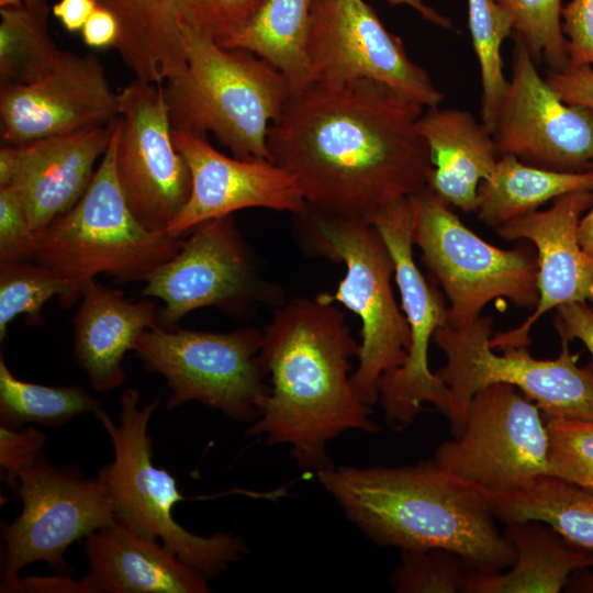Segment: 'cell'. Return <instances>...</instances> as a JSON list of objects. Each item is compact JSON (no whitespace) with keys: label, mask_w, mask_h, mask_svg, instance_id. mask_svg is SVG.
<instances>
[{"label":"cell","mask_w":593,"mask_h":593,"mask_svg":"<svg viewBox=\"0 0 593 593\" xmlns=\"http://www.w3.org/2000/svg\"><path fill=\"white\" fill-rule=\"evenodd\" d=\"M120 25L113 13L97 7L81 30L83 42L92 48L114 46Z\"/></svg>","instance_id":"43"},{"label":"cell","mask_w":593,"mask_h":593,"mask_svg":"<svg viewBox=\"0 0 593 593\" xmlns=\"http://www.w3.org/2000/svg\"><path fill=\"white\" fill-rule=\"evenodd\" d=\"M474 570L447 549L402 550L391 583L398 593H467Z\"/></svg>","instance_id":"34"},{"label":"cell","mask_w":593,"mask_h":593,"mask_svg":"<svg viewBox=\"0 0 593 593\" xmlns=\"http://www.w3.org/2000/svg\"><path fill=\"white\" fill-rule=\"evenodd\" d=\"M578 239L582 249L593 256V203L579 222Z\"/></svg>","instance_id":"46"},{"label":"cell","mask_w":593,"mask_h":593,"mask_svg":"<svg viewBox=\"0 0 593 593\" xmlns=\"http://www.w3.org/2000/svg\"><path fill=\"white\" fill-rule=\"evenodd\" d=\"M582 190L593 191V170L553 171L503 155L492 174L479 184L475 213L479 220L496 228L550 200Z\"/></svg>","instance_id":"27"},{"label":"cell","mask_w":593,"mask_h":593,"mask_svg":"<svg viewBox=\"0 0 593 593\" xmlns=\"http://www.w3.org/2000/svg\"><path fill=\"white\" fill-rule=\"evenodd\" d=\"M306 51L311 82L370 79L425 109L444 99L429 74L409 57L402 38L363 0H313Z\"/></svg>","instance_id":"15"},{"label":"cell","mask_w":593,"mask_h":593,"mask_svg":"<svg viewBox=\"0 0 593 593\" xmlns=\"http://www.w3.org/2000/svg\"><path fill=\"white\" fill-rule=\"evenodd\" d=\"M549 475L593 492V421L545 418Z\"/></svg>","instance_id":"36"},{"label":"cell","mask_w":593,"mask_h":593,"mask_svg":"<svg viewBox=\"0 0 593 593\" xmlns=\"http://www.w3.org/2000/svg\"><path fill=\"white\" fill-rule=\"evenodd\" d=\"M45 440V435L34 426L13 429L0 425V468L7 485L43 454Z\"/></svg>","instance_id":"39"},{"label":"cell","mask_w":593,"mask_h":593,"mask_svg":"<svg viewBox=\"0 0 593 593\" xmlns=\"http://www.w3.org/2000/svg\"><path fill=\"white\" fill-rule=\"evenodd\" d=\"M91 593H206V579L159 540L115 521L86 538Z\"/></svg>","instance_id":"23"},{"label":"cell","mask_w":593,"mask_h":593,"mask_svg":"<svg viewBox=\"0 0 593 593\" xmlns=\"http://www.w3.org/2000/svg\"><path fill=\"white\" fill-rule=\"evenodd\" d=\"M22 503L20 514L1 528V583L43 561L69 574L64 557L75 541L114 523L104 484L76 467H56L41 454L8 484Z\"/></svg>","instance_id":"12"},{"label":"cell","mask_w":593,"mask_h":593,"mask_svg":"<svg viewBox=\"0 0 593 593\" xmlns=\"http://www.w3.org/2000/svg\"><path fill=\"white\" fill-rule=\"evenodd\" d=\"M413 244L448 300L451 326L481 316L495 299L533 309L538 301L537 254L529 245L499 248L465 225L429 187L409 197Z\"/></svg>","instance_id":"9"},{"label":"cell","mask_w":593,"mask_h":593,"mask_svg":"<svg viewBox=\"0 0 593 593\" xmlns=\"http://www.w3.org/2000/svg\"><path fill=\"white\" fill-rule=\"evenodd\" d=\"M1 593H91L87 581L72 580L69 574L49 577H16L0 584Z\"/></svg>","instance_id":"42"},{"label":"cell","mask_w":593,"mask_h":593,"mask_svg":"<svg viewBox=\"0 0 593 593\" xmlns=\"http://www.w3.org/2000/svg\"><path fill=\"white\" fill-rule=\"evenodd\" d=\"M36 233L11 187L0 188V264L34 260Z\"/></svg>","instance_id":"37"},{"label":"cell","mask_w":593,"mask_h":593,"mask_svg":"<svg viewBox=\"0 0 593 593\" xmlns=\"http://www.w3.org/2000/svg\"><path fill=\"white\" fill-rule=\"evenodd\" d=\"M70 283L51 268L34 261L0 264V340L7 337L10 323L25 315L40 323L46 302L59 296L64 307L71 305Z\"/></svg>","instance_id":"33"},{"label":"cell","mask_w":593,"mask_h":593,"mask_svg":"<svg viewBox=\"0 0 593 593\" xmlns=\"http://www.w3.org/2000/svg\"><path fill=\"white\" fill-rule=\"evenodd\" d=\"M191 232L177 254L145 280L142 295L164 303L160 326L176 327L201 307L237 312L279 299V290L260 278L232 214L205 221Z\"/></svg>","instance_id":"14"},{"label":"cell","mask_w":593,"mask_h":593,"mask_svg":"<svg viewBox=\"0 0 593 593\" xmlns=\"http://www.w3.org/2000/svg\"><path fill=\"white\" fill-rule=\"evenodd\" d=\"M358 351L334 303L316 295L281 305L262 331L259 353L270 392L246 435L287 444L299 467L318 471L332 466L331 439L351 429L377 433L349 374Z\"/></svg>","instance_id":"2"},{"label":"cell","mask_w":593,"mask_h":593,"mask_svg":"<svg viewBox=\"0 0 593 593\" xmlns=\"http://www.w3.org/2000/svg\"><path fill=\"white\" fill-rule=\"evenodd\" d=\"M119 93L116 177L136 220L165 232L190 197V169L174 144L161 85L135 78Z\"/></svg>","instance_id":"16"},{"label":"cell","mask_w":593,"mask_h":593,"mask_svg":"<svg viewBox=\"0 0 593 593\" xmlns=\"http://www.w3.org/2000/svg\"><path fill=\"white\" fill-rule=\"evenodd\" d=\"M493 335L492 318L482 315L462 326L445 324L434 333L433 340L446 357L435 374L449 390L447 418L455 437L463 429L472 396L494 383L519 389L544 418L593 421V361L579 366V355L567 342H561L555 359H537L528 346L505 347L496 354L490 345Z\"/></svg>","instance_id":"8"},{"label":"cell","mask_w":593,"mask_h":593,"mask_svg":"<svg viewBox=\"0 0 593 593\" xmlns=\"http://www.w3.org/2000/svg\"><path fill=\"white\" fill-rule=\"evenodd\" d=\"M294 215V234L302 248L345 265V277L333 294L361 321L357 369L351 383L368 406L379 402L384 373L400 367L410 347V327L392 289L395 266L379 230L370 221L332 214L307 203Z\"/></svg>","instance_id":"5"},{"label":"cell","mask_w":593,"mask_h":593,"mask_svg":"<svg viewBox=\"0 0 593 593\" xmlns=\"http://www.w3.org/2000/svg\"><path fill=\"white\" fill-rule=\"evenodd\" d=\"M568 65L593 67V0H571L561 10Z\"/></svg>","instance_id":"38"},{"label":"cell","mask_w":593,"mask_h":593,"mask_svg":"<svg viewBox=\"0 0 593 593\" xmlns=\"http://www.w3.org/2000/svg\"><path fill=\"white\" fill-rule=\"evenodd\" d=\"M424 110L374 80L312 81L269 126V159L294 177L305 203L370 221L427 187L433 163L417 130Z\"/></svg>","instance_id":"1"},{"label":"cell","mask_w":593,"mask_h":593,"mask_svg":"<svg viewBox=\"0 0 593 593\" xmlns=\"http://www.w3.org/2000/svg\"><path fill=\"white\" fill-rule=\"evenodd\" d=\"M51 9L32 0L0 10V86L31 83L45 76L61 51L48 30Z\"/></svg>","instance_id":"30"},{"label":"cell","mask_w":593,"mask_h":593,"mask_svg":"<svg viewBox=\"0 0 593 593\" xmlns=\"http://www.w3.org/2000/svg\"><path fill=\"white\" fill-rule=\"evenodd\" d=\"M593 203V191L582 190L560 195L546 210H536L495 228L506 240L526 239L537 254L538 301L533 314L519 326L494 334V349L529 346V332L551 310L573 303L593 302V256L578 239V226Z\"/></svg>","instance_id":"20"},{"label":"cell","mask_w":593,"mask_h":593,"mask_svg":"<svg viewBox=\"0 0 593 593\" xmlns=\"http://www.w3.org/2000/svg\"><path fill=\"white\" fill-rule=\"evenodd\" d=\"M313 0H266L225 47L249 51L277 68L291 93L311 83L307 34Z\"/></svg>","instance_id":"28"},{"label":"cell","mask_w":593,"mask_h":593,"mask_svg":"<svg viewBox=\"0 0 593 593\" xmlns=\"http://www.w3.org/2000/svg\"><path fill=\"white\" fill-rule=\"evenodd\" d=\"M482 493L496 519L545 522L574 545L593 550V492L547 474L512 493Z\"/></svg>","instance_id":"29"},{"label":"cell","mask_w":593,"mask_h":593,"mask_svg":"<svg viewBox=\"0 0 593 593\" xmlns=\"http://www.w3.org/2000/svg\"><path fill=\"white\" fill-rule=\"evenodd\" d=\"M316 478L376 545L447 549L483 572L502 571L515 560L482 491L433 459L400 467L332 465Z\"/></svg>","instance_id":"3"},{"label":"cell","mask_w":593,"mask_h":593,"mask_svg":"<svg viewBox=\"0 0 593 593\" xmlns=\"http://www.w3.org/2000/svg\"><path fill=\"white\" fill-rule=\"evenodd\" d=\"M570 593H593V572L590 568L577 570L571 574L564 588Z\"/></svg>","instance_id":"47"},{"label":"cell","mask_w":593,"mask_h":593,"mask_svg":"<svg viewBox=\"0 0 593 593\" xmlns=\"http://www.w3.org/2000/svg\"><path fill=\"white\" fill-rule=\"evenodd\" d=\"M32 0H0V8L20 5Z\"/></svg>","instance_id":"48"},{"label":"cell","mask_w":593,"mask_h":593,"mask_svg":"<svg viewBox=\"0 0 593 593\" xmlns=\"http://www.w3.org/2000/svg\"><path fill=\"white\" fill-rule=\"evenodd\" d=\"M139 392L126 389L120 400L119 423L101 407L94 415L113 447V460L98 472L110 497L115 519L138 534L159 540L183 562L211 580L248 552L246 542L226 533L193 534L174 517L186 501L174 475L154 463L148 425L158 400L139 404Z\"/></svg>","instance_id":"7"},{"label":"cell","mask_w":593,"mask_h":593,"mask_svg":"<svg viewBox=\"0 0 593 593\" xmlns=\"http://www.w3.org/2000/svg\"><path fill=\"white\" fill-rule=\"evenodd\" d=\"M113 13L114 48L136 79L161 85L186 67L181 35L190 31L222 44L266 0H94Z\"/></svg>","instance_id":"18"},{"label":"cell","mask_w":593,"mask_h":593,"mask_svg":"<svg viewBox=\"0 0 593 593\" xmlns=\"http://www.w3.org/2000/svg\"><path fill=\"white\" fill-rule=\"evenodd\" d=\"M181 40L186 67L161 85L171 128L213 133L236 158L269 159V126L291 96L287 78L249 51L190 31Z\"/></svg>","instance_id":"4"},{"label":"cell","mask_w":593,"mask_h":593,"mask_svg":"<svg viewBox=\"0 0 593 593\" xmlns=\"http://www.w3.org/2000/svg\"><path fill=\"white\" fill-rule=\"evenodd\" d=\"M417 130L433 168L427 187L462 212H475L478 188L500 157L491 130L469 111L439 105L424 110Z\"/></svg>","instance_id":"25"},{"label":"cell","mask_w":593,"mask_h":593,"mask_svg":"<svg viewBox=\"0 0 593 593\" xmlns=\"http://www.w3.org/2000/svg\"><path fill=\"white\" fill-rule=\"evenodd\" d=\"M262 332L166 328L145 331L133 351L145 370L163 376L171 390L167 407L199 401L236 422H255L269 395L259 358Z\"/></svg>","instance_id":"10"},{"label":"cell","mask_w":593,"mask_h":593,"mask_svg":"<svg viewBox=\"0 0 593 593\" xmlns=\"http://www.w3.org/2000/svg\"><path fill=\"white\" fill-rule=\"evenodd\" d=\"M114 123L1 146L0 188L14 189L35 233L83 195L97 160L110 145Z\"/></svg>","instance_id":"22"},{"label":"cell","mask_w":593,"mask_h":593,"mask_svg":"<svg viewBox=\"0 0 593 593\" xmlns=\"http://www.w3.org/2000/svg\"><path fill=\"white\" fill-rule=\"evenodd\" d=\"M545 79L563 102L593 109V67L568 65L550 69Z\"/></svg>","instance_id":"40"},{"label":"cell","mask_w":593,"mask_h":593,"mask_svg":"<svg viewBox=\"0 0 593 593\" xmlns=\"http://www.w3.org/2000/svg\"><path fill=\"white\" fill-rule=\"evenodd\" d=\"M491 132L500 156L560 172L593 170V109L563 102L518 35L508 88Z\"/></svg>","instance_id":"17"},{"label":"cell","mask_w":593,"mask_h":593,"mask_svg":"<svg viewBox=\"0 0 593 593\" xmlns=\"http://www.w3.org/2000/svg\"><path fill=\"white\" fill-rule=\"evenodd\" d=\"M510 13L513 30L535 60L551 70L568 66L567 41L561 27L562 0H496Z\"/></svg>","instance_id":"35"},{"label":"cell","mask_w":593,"mask_h":593,"mask_svg":"<svg viewBox=\"0 0 593 593\" xmlns=\"http://www.w3.org/2000/svg\"><path fill=\"white\" fill-rule=\"evenodd\" d=\"M392 5H407L416 10L422 18L443 29H451V21L438 11L418 0H385Z\"/></svg>","instance_id":"45"},{"label":"cell","mask_w":593,"mask_h":593,"mask_svg":"<svg viewBox=\"0 0 593 593\" xmlns=\"http://www.w3.org/2000/svg\"><path fill=\"white\" fill-rule=\"evenodd\" d=\"M370 222L381 233L394 260V279L410 327L404 362L384 373L379 383L384 418L390 427L402 430L415 419L424 403L448 415L449 390L428 365L429 342L447 323L448 305L443 291L424 277L414 260L409 198L381 209Z\"/></svg>","instance_id":"13"},{"label":"cell","mask_w":593,"mask_h":593,"mask_svg":"<svg viewBox=\"0 0 593 593\" xmlns=\"http://www.w3.org/2000/svg\"><path fill=\"white\" fill-rule=\"evenodd\" d=\"M74 317V358L99 392L120 388L123 359L138 337L159 325L153 301L132 302L119 290L89 281Z\"/></svg>","instance_id":"24"},{"label":"cell","mask_w":593,"mask_h":593,"mask_svg":"<svg viewBox=\"0 0 593 593\" xmlns=\"http://www.w3.org/2000/svg\"><path fill=\"white\" fill-rule=\"evenodd\" d=\"M553 326L561 342L579 339L593 359V302H573L557 307Z\"/></svg>","instance_id":"41"},{"label":"cell","mask_w":593,"mask_h":593,"mask_svg":"<svg viewBox=\"0 0 593 593\" xmlns=\"http://www.w3.org/2000/svg\"><path fill=\"white\" fill-rule=\"evenodd\" d=\"M120 119L110 145L80 200L36 233L37 261L71 288V304L98 275L116 281H145L172 258L184 238L144 227L130 210L115 172Z\"/></svg>","instance_id":"6"},{"label":"cell","mask_w":593,"mask_h":593,"mask_svg":"<svg viewBox=\"0 0 593 593\" xmlns=\"http://www.w3.org/2000/svg\"><path fill=\"white\" fill-rule=\"evenodd\" d=\"M433 460L492 494L518 491L549 475V438L538 405L519 389L494 383L471 399L463 429L440 444Z\"/></svg>","instance_id":"11"},{"label":"cell","mask_w":593,"mask_h":593,"mask_svg":"<svg viewBox=\"0 0 593 593\" xmlns=\"http://www.w3.org/2000/svg\"><path fill=\"white\" fill-rule=\"evenodd\" d=\"M100 409V401L81 385L52 387L21 380L0 358V425L13 429L27 423L60 426Z\"/></svg>","instance_id":"31"},{"label":"cell","mask_w":593,"mask_h":593,"mask_svg":"<svg viewBox=\"0 0 593 593\" xmlns=\"http://www.w3.org/2000/svg\"><path fill=\"white\" fill-rule=\"evenodd\" d=\"M418 1H423V2H424V0H418Z\"/></svg>","instance_id":"49"},{"label":"cell","mask_w":593,"mask_h":593,"mask_svg":"<svg viewBox=\"0 0 593 593\" xmlns=\"http://www.w3.org/2000/svg\"><path fill=\"white\" fill-rule=\"evenodd\" d=\"M119 116L120 93L91 53L61 51L54 67L38 80L0 86L2 145L109 125Z\"/></svg>","instance_id":"19"},{"label":"cell","mask_w":593,"mask_h":593,"mask_svg":"<svg viewBox=\"0 0 593 593\" xmlns=\"http://www.w3.org/2000/svg\"><path fill=\"white\" fill-rule=\"evenodd\" d=\"M97 7L94 0H59L52 7V13L68 32H78Z\"/></svg>","instance_id":"44"},{"label":"cell","mask_w":593,"mask_h":593,"mask_svg":"<svg viewBox=\"0 0 593 593\" xmlns=\"http://www.w3.org/2000/svg\"><path fill=\"white\" fill-rule=\"evenodd\" d=\"M468 25L481 80V120L492 130L510 80L501 55L504 40L512 33L513 21L496 0H468Z\"/></svg>","instance_id":"32"},{"label":"cell","mask_w":593,"mask_h":593,"mask_svg":"<svg viewBox=\"0 0 593 593\" xmlns=\"http://www.w3.org/2000/svg\"><path fill=\"white\" fill-rule=\"evenodd\" d=\"M171 135L188 163L191 192L166 228L169 235L182 237L205 221L243 209L265 208L294 214L305 204L294 177L269 159L228 157L204 135L172 128Z\"/></svg>","instance_id":"21"},{"label":"cell","mask_w":593,"mask_h":593,"mask_svg":"<svg viewBox=\"0 0 593 593\" xmlns=\"http://www.w3.org/2000/svg\"><path fill=\"white\" fill-rule=\"evenodd\" d=\"M515 560L508 571L474 570L467 593H558L580 569L593 568V550L580 547L540 521L506 522Z\"/></svg>","instance_id":"26"}]
</instances>
